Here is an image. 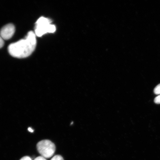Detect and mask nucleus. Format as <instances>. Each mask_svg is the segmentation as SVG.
Instances as JSON below:
<instances>
[{"instance_id": "1", "label": "nucleus", "mask_w": 160, "mask_h": 160, "mask_svg": "<svg viewBox=\"0 0 160 160\" xmlns=\"http://www.w3.org/2000/svg\"><path fill=\"white\" fill-rule=\"evenodd\" d=\"M37 43L35 34L31 31L28 33L25 39L10 44L8 50L12 57L23 58L31 55L35 49Z\"/></svg>"}, {"instance_id": "2", "label": "nucleus", "mask_w": 160, "mask_h": 160, "mask_svg": "<svg viewBox=\"0 0 160 160\" xmlns=\"http://www.w3.org/2000/svg\"><path fill=\"white\" fill-rule=\"evenodd\" d=\"M51 19L44 17H41L36 22L35 33L36 36L41 37L47 33H53L56 30L54 25L51 24Z\"/></svg>"}, {"instance_id": "3", "label": "nucleus", "mask_w": 160, "mask_h": 160, "mask_svg": "<svg viewBox=\"0 0 160 160\" xmlns=\"http://www.w3.org/2000/svg\"><path fill=\"white\" fill-rule=\"evenodd\" d=\"M37 148L42 157L49 158L52 157L56 150L55 145L48 140H44L39 142Z\"/></svg>"}, {"instance_id": "4", "label": "nucleus", "mask_w": 160, "mask_h": 160, "mask_svg": "<svg viewBox=\"0 0 160 160\" xmlns=\"http://www.w3.org/2000/svg\"><path fill=\"white\" fill-rule=\"evenodd\" d=\"M15 31L14 25L12 24H8L2 28L0 31V35L4 40H8L13 37Z\"/></svg>"}, {"instance_id": "5", "label": "nucleus", "mask_w": 160, "mask_h": 160, "mask_svg": "<svg viewBox=\"0 0 160 160\" xmlns=\"http://www.w3.org/2000/svg\"><path fill=\"white\" fill-rule=\"evenodd\" d=\"M154 92L156 95H160V83L155 88Z\"/></svg>"}, {"instance_id": "6", "label": "nucleus", "mask_w": 160, "mask_h": 160, "mask_svg": "<svg viewBox=\"0 0 160 160\" xmlns=\"http://www.w3.org/2000/svg\"><path fill=\"white\" fill-rule=\"evenodd\" d=\"M51 160H64L63 158L59 155H55Z\"/></svg>"}, {"instance_id": "7", "label": "nucleus", "mask_w": 160, "mask_h": 160, "mask_svg": "<svg viewBox=\"0 0 160 160\" xmlns=\"http://www.w3.org/2000/svg\"><path fill=\"white\" fill-rule=\"evenodd\" d=\"M155 103L156 104H160V95L157 96L154 99Z\"/></svg>"}, {"instance_id": "8", "label": "nucleus", "mask_w": 160, "mask_h": 160, "mask_svg": "<svg viewBox=\"0 0 160 160\" xmlns=\"http://www.w3.org/2000/svg\"><path fill=\"white\" fill-rule=\"evenodd\" d=\"M4 45V39L0 35V48L2 47Z\"/></svg>"}, {"instance_id": "9", "label": "nucleus", "mask_w": 160, "mask_h": 160, "mask_svg": "<svg viewBox=\"0 0 160 160\" xmlns=\"http://www.w3.org/2000/svg\"><path fill=\"white\" fill-rule=\"evenodd\" d=\"M34 160H47L45 158H44L42 156H40V157H37Z\"/></svg>"}, {"instance_id": "10", "label": "nucleus", "mask_w": 160, "mask_h": 160, "mask_svg": "<svg viewBox=\"0 0 160 160\" xmlns=\"http://www.w3.org/2000/svg\"><path fill=\"white\" fill-rule=\"evenodd\" d=\"M20 160H32L31 158L28 156H25L22 158Z\"/></svg>"}, {"instance_id": "11", "label": "nucleus", "mask_w": 160, "mask_h": 160, "mask_svg": "<svg viewBox=\"0 0 160 160\" xmlns=\"http://www.w3.org/2000/svg\"><path fill=\"white\" fill-rule=\"evenodd\" d=\"M28 130L29 132H33L34 131L31 128H29L28 129Z\"/></svg>"}]
</instances>
